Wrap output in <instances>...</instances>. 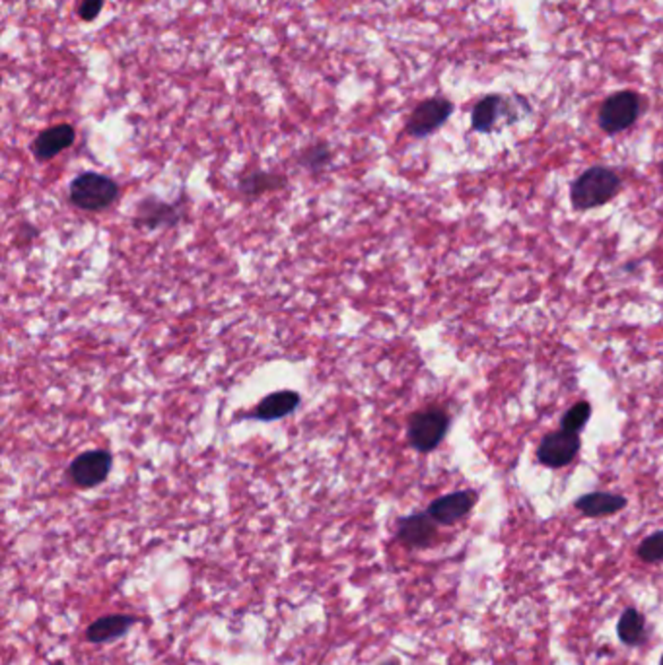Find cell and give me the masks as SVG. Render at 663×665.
<instances>
[{"label":"cell","instance_id":"6da1fadb","mask_svg":"<svg viewBox=\"0 0 663 665\" xmlns=\"http://www.w3.org/2000/svg\"><path fill=\"white\" fill-rule=\"evenodd\" d=\"M621 189V177L609 168H590L573 183V199L574 209L591 211L598 206L609 203Z\"/></svg>","mask_w":663,"mask_h":665},{"label":"cell","instance_id":"52a82bcc","mask_svg":"<svg viewBox=\"0 0 663 665\" xmlns=\"http://www.w3.org/2000/svg\"><path fill=\"white\" fill-rule=\"evenodd\" d=\"M111 469V455L108 452H86L71 463V479L80 488H91L104 483Z\"/></svg>","mask_w":663,"mask_h":665},{"label":"cell","instance_id":"ba28073f","mask_svg":"<svg viewBox=\"0 0 663 665\" xmlns=\"http://www.w3.org/2000/svg\"><path fill=\"white\" fill-rule=\"evenodd\" d=\"M475 504H477V492L460 490V492H452V495H445V497L434 500L428 506V514L436 523L452 525L455 522L463 520L465 515L473 510Z\"/></svg>","mask_w":663,"mask_h":665},{"label":"cell","instance_id":"603a6c76","mask_svg":"<svg viewBox=\"0 0 663 665\" xmlns=\"http://www.w3.org/2000/svg\"><path fill=\"white\" fill-rule=\"evenodd\" d=\"M659 665H663V653H661V660H659Z\"/></svg>","mask_w":663,"mask_h":665},{"label":"cell","instance_id":"cb8c5ba5","mask_svg":"<svg viewBox=\"0 0 663 665\" xmlns=\"http://www.w3.org/2000/svg\"><path fill=\"white\" fill-rule=\"evenodd\" d=\"M661 174H663V166H661Z\"/></svg>","mask_w":663,"mask_h":665},{"label":"cell","instance_id":"e0dca14e","mask_svg":"<svg viewBox=\"0 0 663 665\" xmlns=\"http://www.w3.org/2000/svg\"><path fill=\"white\" fill-rule=\"evenodd\" d=\"M638 557L644 563H661L663 560V531L646 537L638 547Z\"/></svg>","mask_w":663,"mask_h":665},{"label":"cell","instance_id":"7a4b0ae2","mask_svg":"<svg viewBox=\"0 0 663 665\" xmlns=\"http://www.w3.org/2000/svg\"><path fill=\"white\" fill-rule=\"evenodd\" d=\"M117 197H119L117 183L108 176L94 174V171L78 176L71 183V201L82 211L90 212L104 211L116 203Z\"/></svg>","mask_w":663,"mask_h":665},{"label":"cell","instance_id":"9c48e42d","mask_svg":"<svg viewBox=\"0 0 663 665\" xmlns=\"http://www.w3.org/2000/svg\"><path fill=\"white\" fill-rule=\"evenodd\" d=\"M436 537V522L430 514H413L399 520L397 539L409 548H426Z\"/></svg>","mask_w":663,"mask_h":665},{"label":"cell","instance_id":"7c38bea8","mask_svg":"<svg viewBox=\"0 0 663 665\" xmlns=\"http://www.w3.org/2000/svg\"><path fill=\"white\" fill-rule=\"evenodd\" d=\"M300 405V395L296 392H274L269 397H265L257 405V409L251 412V419L257 420H277L290 415V412Z\"/></svg>","mask_w":663,"mask_h":665},{"label":"cell","instance_id":"5b68a950","mask_svg":"<svg viewBox=\"0 0 663 665\" xmlns=\"http://www.w3.org/2000/svg\"><path fill=\"white\" fill-rule=\"evenodd\" d=\"M452 111L453 103L445 98H432L422 101L415 108V111L410 113V117L407 121V133L410 136H417V139L428 136L450 119Z\"/></svg>","mask_w":663,"mask_h":665},{"label":"cell","instance_id":"7402d4cb","mask_svg":"<svg viewBox=\"0 0 663 665\" xmlns=\"http://www.w3.org/2000/svg\"><path fill=\"white\" fill-rule=\"evenodd\" d=\"M53 665H65L63 661H56V663H53Z\"/></svg>","mask_w":663,"mask_h":665},{"label":"cell","instance_id":"2e32d148","mask_svg":"<svg viewBox=\"0 0 663 665\" xmlns=\"http://www.w3.org/2000/svg\"><path fill=\"white\" fill-rule=\"evenodd\" d=\"M591 417V405L588 401H580L573 409H568L563 417V428L568 432H580Z\"/></svg>","mask_w":663,"mask_h":665},{"label":"cell","instance_id":"3957f363","mask_svg":"<svg viewBox=\"0 0 663 665\" xmlns=\"http://www.w3.org/2000/svg\"><path fill=\"white\" fill-rule=\"evenodd\" d=\"M448 427L450 419L442 409L420 410L409 422V442L417 452H432L448 434Z\"/></svg>","mask_w":663,"mask_h":665},{"label":"cell","instance_id":"5bb4252c","mask_svg":"<svg viewBox=\"0 0 663 665\" xmlns=\"http://www.w3.org/2000/svg\"><path fill=\"white\" fill-rule=\"evenodd\" d=\"M504 108V98L502 96H486L477 103L471 113V125L478 133H488L495 129L500 117V111Z\"/></svg>","mask_w":663,"mask_h":665},{"label":"cell","instance_id":"30bf717a","mask_svg":"<svg viewBox=\"0 0 663 665\" xmlns=\"http://www.w3.org/2000/svg\"><path fill=\"white\" fill-rule=\"evenodd\" d=\"M134 623L136 617L125 613L99 617L98 621H94L86 628V638L91 644H108V642L119 640L121 636L127 635Z\"/></svg>","mask_w":663,"mask_h":665},{"label":"cell","instance_id":"8fae6325","mask_svg":"<svg viewBox=\"0 0 663 665\" xmlns=\"http://www.w3.org/2000/svg\"><path fill=\"white\" fill-rule=\"evenodd\" d=\"M76 133L71 125H55V127L43 131L36 142H33V154L38 160H51L59 152L73 146Z\"/></svg>","mask_w":663,"mask_h":665},{"label":"cell","instance_id":"d6986e66","mask_svg":"<svg viewBox=\"0 0 663 665\" xmlns=\"http://www.w3.org/2000/svg\"><path fill=\"white\" fill-rule=\"evenodd\" d=\"M101 8H104V0H80L78 16L86 22H91L101 13Z\"/></svg>","mask_w":663,"mask_h":665},{"label":"cell","instance_id":"ffe728a7","mask_svg":"<svg viewBox=\"0 0 663 665\" xmlns=\"http://www.w3.org/2000/svg\"><path fill=\"white\" fill-rule=\"evenodd\" d=\"M327 160H329V148L322 144V146H314V148H310V151H307V154L304 156L302 164L310 166V168H315L317 164H325Z\"/></svg>","mask_w":663,"mask_h":665},{"label":"cell","instance_id":"ac0fdd59","mask_svg":"<svg viewBox=\"0 0 663 665\" xmlns=\"http://www.w3.org/2000/svg\"><path fill=\"white\" fill-rule=\"evenodd\" d=\"M280 183H282V179L279 176L254 174V176H247L242 181V189L245 193H263V191H269V189H277Z\"/></svg>","mask_w":663,"mask_h":665},{"label":"cell","instance_id":"4fadbf2b","mask_svg":"<svg viewBox=\"0 0 663 665\" xmlns=\"http://www.w3.org/2000/svg\"><path fill=\"white\" fill-rule=\"evenodd\" d=\"M574 506L588 518H605V515L621 512L626 506V498L609 495V492H590V495L580 497Z\"/></svg>","mask_w":663,"mask_h":665},{"label":"cell","instance_id":"44dd1931","mask_svg":"<svg viewBox=\"0 0 663 665\" xmlns=\"http://www.w3.org/2000/svg\"><path fill=\"white\" fill-rule=\"evenodd\" d=\"M380 665H401V663H399L397 660H385V661H382Z\"/></svg>","mask_w":663,"mask_h":665},{"label":"cell","instance_id":"277c9868","mask_svg":"<svg viewBox=\"0 0 663 665\" xmlns=\"http://www.w3.org/2000/svg\"><path fill=\"white\" fill-rule=\"evenodd\" d=\"M640 116V98L634 91H616L605 99L599 109V127L605 133H621L631 127Z\"/></svg>","mask_w":663,"mask_h":665},{"label":"cell","instance_id":"9a60e30c","mask_svg":"<svg viewBox=\"0 0 663 665\" xmlns=\"http://www.w3.org/2000/svg\"><path fill=\"white\" fill-rule=\"evenodd\" d=\"M616 635L624 642L626 646H638L642 644L646 638V623L644 617L640 615L633 607L621 615L619 623H616Z\"/></svg>","mask_w":663,"mask_h":665},{"label":"cell","instance_id":"8992f818","mask_svg":"<svg viewBox=\"0 0 663 665\" xmlns=\"http://www.w3.org/2000/svg\"><path fill=\"white\" fill-rule=\"evenodd\" d=\"M580 445H581L580 436L576 432H568L563 428L545 436L539 450H537V460L553 469L564 467L578 455Z\"/></svg>","mask_w":663,"mask_h":665}]
</instances>
